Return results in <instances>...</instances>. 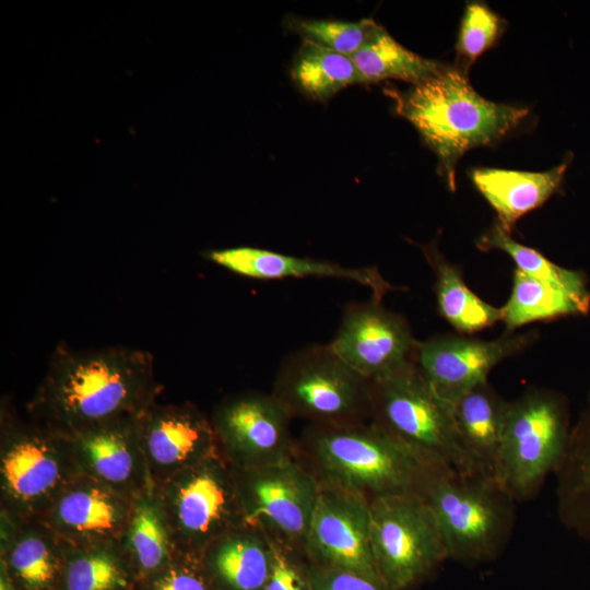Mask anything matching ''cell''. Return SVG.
<instances>
[{
	"instance_id": "8",
	"label": "cell",
	"mask_w": 590,
	"mask_h": 590,
	"mask_svg": "<svg viewBox=\"0 0 590 590\" xmlns=\"http://www.w3.org/2000/svg\"><path fill=\"white\" fill-rule=\"evenodd\" d=\"M271 396L291 418L311 424L370 420V381L349 367L329 344L309 345L287 355Z\"/></svg>"
},
{
	"instance_id": "27",
	"label": "cell",
	"mask_w": 590,
	"mask_h": 590,
	"mask_svg": "<svg viewBox=\"0 0 590 590\" xmlns=\"http://www.w3.org/2000/svg\"><path fill=\"white\" fill-rule=\"evenodd\" d=\"M137 583V576L120 542H64L57 590H135Z\"/></svg>"
},
{
	"instance_id": "25",
	"label": "cell",
	"mask_w": 590,
	"mask_h": 590,
	"mask_svg": "<svg viewBox=\"0 0 590 590\" xmlns=\"http://www.w3.org/2000/svg\"><path fill=\"white\" fill-rule=\"evenodd\" d=\"M555 474L562 522L590 542V393Z\"/></svg>"
},
{
	"instance_id": "33",
	"label": "cell",
	"mask_w": 590,
	"mask_h": 590,
	"mask_svg": "<svg viewBox=\"0 0 590 590\" xmlns=\"http://www.w3.org/2000/svg\"><path fill=\"white\" fill-rule=\"evenodd\" d=\"M293 30L300 34L304 40L352 57L356 54L370 35L379 27L371 19L356 22L329 20H295Z\"/></svg>"
},
{
	"instance_id": "16",
	"label": "cell",
	"mask_w": 590,
	"mask_h": 590,
	"mask_svg": "<svg viewBox=\"0 0 590 590\" xmlns=\"http://www.w3.org/2000/svg\"><path fill=\"white\" fill-rule=\"evenodd\" d=\"M152 486L217 450L211 418L191 403H152L138 416Z\"/></svg>"
},
{
	"instance_id": "32",
	"label": "cell",
	"mask_w": 590,
	"mask_h": 590,
	"mask_svg": "<svg viewBox=\"0 0 590 590\" xmlns=\"http://www.w3.org/2000/svg\"><path fill=\"white\" fill-rule=\"evenodd\" d=\"M504 31V21L486 4L471 2L467 5L456 44V66L468 74L473 62L492 48Z\"/></svg>"
},
{
	"instance_id": "36",
	"label": "cell",
	"mask_w": 590,
	"mask_h": 590,
	"mask_svg": "<svg viewBox=\"0 0 590 590\" xmlns=\"http://www.w3.org/2000/svg\"><path fill=\"white\" fill-rule=\"evenodd\" d=\"M311 590H391L379 577L351 570L314 566Z\"/></svg>"
},
{
	"instance_id": "7",
	"label": "cell",
	"mask_w": 590,
	"mask_h": 590,
	"mask_svg": "<svg viewBox=\"0 0 590 590\" xmlns=\"http://www.w3.org/2000/svg\"><path fill=\"white\" fill-rule=\"evenodd\" d=\"M571 428L566 401L530 389L508 401L495 481L517 502L530 498L557 470Z\"/></svg>"
},
{
	"instance_id": "2",
	"label": "cell",
	"mask_w": 590,
	"mask_h": 590,
	"mask_svg": "<svg viewBox=\"0 0 590 590\" xmlns=\"http://www.w3.org/2000/svg\"><path fill=\"white\" fill-rule=\"evenodd\" d=\"M302 447L319 481L369 502L391 494L425 496L438 474L452 471L405 446L371 421L311 424L304 433Z\"/></svg>"
},
{
	"instance_id": "24",
	"label": "cell",
	"mask_w": 590,
	"mask_h": 590,
	"mask_svg": "<svg viewBox=\"0 0 590 590\" xmlns=\"http://www.w3.org/2000/svg\"><path fill=\"white\" fill-rule=\"evenodd\" d=\"M120 544L138 581L157 573L172 559L176 550L153 486L132 497Z\"/></svg>"
},
{
	"instance_id": "11",
	"label": "cell",
	"mask_w": 590,
	"mask_h": 590,
	"mask_svg": "<svg viewBox=\"0 0 590 590\" xmlns=\"http://www.w3.org/2000/svg\"><path fill=\"white\" fill-rule=\"evenodd\" d=\"M234 472L244 526L304 550L319 492L310 469L295 455Z\"/></svg>"
},
{
	"instance_id": "22",
	"label": "cell",
	"mask_w": 590,
	"mask_h": 590,
	"mask_svg": "<svg viewBox=\"0 0 590 590\" xmlns=\"http://www.w3.org/2000/svg\"><path fill=\"white\" fill-rule=\"evenodd\" d=\"M566 169L567 163L542 173L481 167L471 172V180L496 212L497 223L511 234L521 216L559 190Z\"/></svg>"
},
{
	"instance_id": "19",
	"label": "cell",
	"mask_w": 590,
	"mask_h": 590,
	"mask_svg": "<svg viewBox=\"0 0 590 590\" xmlns=\"http://www.w3.org/2000/svg\"><path fill=\"white\" fill-rule=\"evenodd\" d=\"M203 258L235 274L257 280L332 278L352 281L370 288L373 298L380 302L392 288L376 268L344 267L249 246L208 250L203 252Z\"/></svg>"
},
{
	"instance_id": "23",
	"label": "cell",
	"mask_w": 590,
	"mask_h": 590,
	"mask_svg": "<svg viewBox=\"0 0 590 590\" xmlns=\"http://www.w3.org/2000/svg\"><path fill=\"white\" fill-rule=\"evenodd\" d=\"M203 565L221 590H262L271 568V543L264 533L240 526L214 540Z\"/></svg>"
},
{
	"instance_id": "29",
	"label": "cell",
	"mask_w": 590,
	"mask_h": 590,
	"mask_svg": "<svg viewBox=\"0 0 590 590\" xmlns=\"http://www.w3.org/2000/svg\"><path fill=\"white\" fill-rule=\"evenodd\" d=\"M351 58L363 83L396 79L417 85L447 67L409 50L380 25Z\"/></svg>"
},
{
	"instance_id": "37",
	"label": "cell",
	"mask_w": 590,
	"mask_h": 590,
	"mask_svg": "<svg viewBox=\"0 0 590 590\" xmlns=\"http://www.w3.org/2000/svg\"><path fill=\"white\" fill-rule=\"evenodd\" d=\"M0 590H17L3 562L0 560Z\"/></svg>"
},
{
	"instance_id": "15",
	"label": "cell",
	"mask_w": 590,
	"mask_h": 590,
	"mask_svg": "<svg viewBox=\"0 0 590 590\" xmlns=\"http://www.w3.org/2000/svg\"><path fill=\"white\" fill-rule=\"evenodd\" d=\"M535 339L534 332H505L489 341L441 334L418 342L415 363L433 391L452 408L463 394L487 381L497 364Z\"/></svg>"
},
{
	"instance_id": "5",
	"label": "cell",
	"mask_w": 590,
	"mask_h": 590,
	"mask_svg": "<svg viewBox=\"0 0 590 590\" xmlns=\"http://www.w3.org/2000/svg\"><path fill=\"white\" fill-rule=\"evenodd\" d=\"M448 558L465 564L496 558L515 524V499L493 479L455 471L438 474L425 496Z\"/></svg>"
},
{
	"instance_id": "21",
	"label": "cell",
	"mask_w": 590,
	"mask_h": 590,
	"mask_svg": "<svg viewBox=\"0 0 590 590\" xmlns=\"http://www.w3.org/2000/svg\"><path fill=\"white\" fill-rule=\"evenodd\" d=\"M508 401L482 382L452 405L459 441L477 474L495 480Z\"/></svg>"
},
{
	"instance_id": "34",
	"label": "cell",
	"mask_w": 590,
	"mask_h": 590,
	"mask_svg": "<svg viewBox=\"0 0 590 590\" xmlns=\"http://www.w3.org/2000/svg\"><path fill=\"white\" fill-rule=\"evenodd\" d=\"M141 590H217L206 571L202 556L175 551L172 559L157 573L138 581Z\"/></svg>"
},
{
	"instance_id": "14",
	"label": "cell",
	"mask_w": 590,
	"mask_h": 590,
	"mask_svg": "<svg viewBox=\"0 0 590 590\" xmlns=\"http://www.w3.org/2000/svg\"><path fill=\"white\" fill-rule=\"evenodd\" d=\"M217 449L234 468L295 456L290 416L271 394L247 392L222 401L210 417Z\"/></svg>"
},
{
	"instance_id": "10",
	"label": "cell",
	"mask_w": 590,
	"mask_h": 590,
	"mask_svg": "<svg viewBox=\"0 0 590 590\" xmlns=\"http://www.w3.org/2000/svg\"><path fill=\"white\" fill-rule=\"evenodd\" d=\"M370 544L376 569L391 590H409L448 554L424 496L391 494L369 502Z\"/></svg>"
},
{
	"instance_id": "26",
	"label": "cell",
	"mask_w": 590,
	"mask_h": 590,
	"mask_svg": "<svg viewBox=\"0 0 590 590\" xmlns=\"http://www.w3.org/2000/svg\"><path fill=\"white\" fill-rule=\"evenodd\" d=\"M417 246L434 272L438 311L458 332L471 334L502 321V308L469 288L461 268L449 262L435 243Z\"/></svg>"
},
{
	"instance_id": "1",
	"label": "cell",
	"mask_w": 590,
	"mask_h": 590,
	"mask_svg": "<svg viewBox=\"0 0 590 590\" xmlns=\"http://www.w3.org/2000/svg\"><path fill=\"white\" fill-rule=\"evenodd\" d=\"M161 392L153 355L144 350L58 345L27 411L32 421L66 435L139 416Z\"/></svg>"
},
{
	"instance_id": "30",
	"label": "cell",
	"mask_w": 590,
	"mask_h": 590,
	"mask_svg": "<svg viewBox=\"0 0 590 590\" xmlns=\"http://www.w3.org/2000/svg\"><path fill=\"white\" fill-rule=\"evenodd\" d=\"M292 76L305 94L318 101L349 85L363 83L351 57L309 40L303 42L294 59Z\"/></svg>"
},
{
	"instance_id": "35",
	"label": "cell",
	"mask_w": 590,
	"mask_h": 590,
	"mask_svg": "<svg viewBox=\"0 0 590 590\" xmlns=\"http://www.w3.org/2000/svg\"><path fill=\"white\" fill-rule=\"evenodd\" d=\"M269 539L271 568L262 590H311L310 573L306 575L303 571L294 554L298 546L274 538Z\"/></svg>"
},
{
	"instance_id": "20",
	"label": "cell",
	"mask_w": 590,
	"mask_h": 590,
	"mask_svg": "<svg viewBox=\"0 0 590 590\" xmlns=\"http://www.w3.org/2000/svg\"><path fill=\"white\" fill-rule=\"evenodd\" d=\"M64 542L38 519L1 516V562L17 590H57Z\"/></svg>"
},
{
	"instance_id": "31",
	"label": "cell",
	"mask_w": 590,
	"mask_h": 590,
	"mask_svg": "<svg viewBox=\"0 0 590 590\" xmlns=\"http://www.w3.org/2000/svg\"><path fill=\"white\" fill-rule=\"evenodd\" d=\"M476 247L482 251H504L512 259L516 269L524 274L590 297L586 278L581 272L559 267L536 249L519 244L497 222L476 239Z\"/></svg>"
},
{
	"instance_id": "12",
	"label": "cell",
	"mask_w": 590,
	"mask_h": 590,
	"mask_svg": "<svg viewBox=\"0 0 590 590\" xmlns=\"http://www.w3.org/2000/svg\"><path fill=\"white\" fill-rule=\"evenodd\" d=\"M417 344L406 319L374 298L347 305L329 343L349 367L370 382L415 362Z\"/></svg>"
},
{
	"instance_id": "28",
	"label": "cell",
	"mask_w": 590,
	"mask_h": 590,
	"mask_svg": "<svg viewBox=\"0 0 590 590\" xmlns=\"http://www.w3.org/2000/svg\"><path fill=\"white\" fill-rule=\"evenodd\" d=\"M500 308L506 332H514L536 321L585 315L590 308V297L577 295L515 269L510 296Z\"/></svg>"
},
{
	"instance_id": "17",
	"label": "cell",
	"mask_w": 590,
	"mask_h": 590,
	"mask_svg": "<svg viewBox=\"0 0 590 590\" xmlns=\"http://www.w3.org/2000/svg\"><path fill=\"white\" fill-rule=\"evenodd\" d=\"M80 474L133 497L152 486L142 451L138 416L63 435Z\"/></svg>"
},
{
	"instance_id": "9",
	"label": "cell",
	"mask_w": 590,
	"mask_h": 590,
	"mask_svg": "<svg viewBox=\"0 0 590 590\" xmlns=\"http://www.w3.org/2000/svg\"><path fill=\"white\" fill-rule=\"evenodd\" d=\"M153 487L176 551L202 555L244 526L234 468L219 449Z\"/></svg>"
},
{
	"instance_id": "18",
	"label": "cell",
	"mask_w": 590,
	"mask_h": 590,
	"mask_svg": "<svg viewBox=\"0 0 590 590\" xmlns=\"http://www.w3.org/2000/svg\"><path fill=\"white\" fill-rule=\"evenodd\" d=\"M132 497L79 474L38 519L69 544L120 542Z\"/></svg>"
},
{
	"instance_id": "3",
	"label": "cell",
	"mask_w": 590,
	"mask_h": 590,
	"mask_svg": "<svg viewBox=\"0 0 590 590\" xmlns=\"http://www.w3.org/2000/svg\"><path fill=\"white\" fill-rule=\"evenodd\" d=\"M397 111L408 119L435 152L448 188L456 189V166L470 149L496 142L528 115L524 107L482 97L468 74L447 66L436 76L392 93Z\"/></svg>"
},
{
	"instance_id": "4",
	"label": "cell",
	"mask_w": 590,
	"mask_h": 590,
	"mask_svg": "<svg viewBox=\"0 0 590 590\" xmlns=\"http://www.w3.org/2000/svg\"><path fill=\"white\" fill-rule=\"evenodd\" d=\"M370 421L425 458L465 476H480L464 452L452 408L433 391L415 362L370 382Z\"/></svg>"
},
{
	"instance_id": "13",
	"label": "cell",
	"mask_w": 590,
	"mask_h": 590,
	"mask_svg": "<svg viewBox=\"0 0 590 590\" xmlns=\"http://www.w3.org/2000/svg\"><path fill=\"white\" fill-rule=\"evenodd\" d=\"M304 551L316 563L315 566L380 578L370 544L369 500L319 481Z\"/></svg>"
},
{
	"instance_id": "6",
	"label": "cell",
	"mask_w": 590,
	"mask_h": 590,
	"mask_svg": "<svg viewBox=\"0 0 590 590\" xmlns=\"http://www.w3.org/2000/svg\"><path fill=\"white\" fill-rule=\"evenodd\" d=\"M80 474L66 437L34 421L2 413L0 437L1 516L39 519Z\"/></svg>"
}]
</instances>
